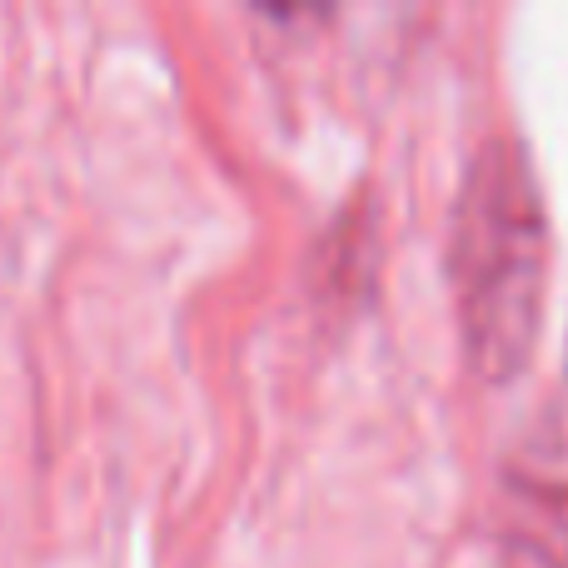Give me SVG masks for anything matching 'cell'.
Segmentation results:
<instances>
[{"instance_id": "cell-1", "label": "cell", "mask_w": 568, "mask_h": 568, "mask_svg": "<svg viewBox=\"0 0 568 568\" xmlns=\"http://www.w3.org/2000/svg\"><path fill=\"white\" fill-rule=\"evenodd\" d=\"M549 220L519 140L489 135L469 155L449 215V290L464 359L479 379L509 384L539 339Z\"/></svg>"}]
</instances>
